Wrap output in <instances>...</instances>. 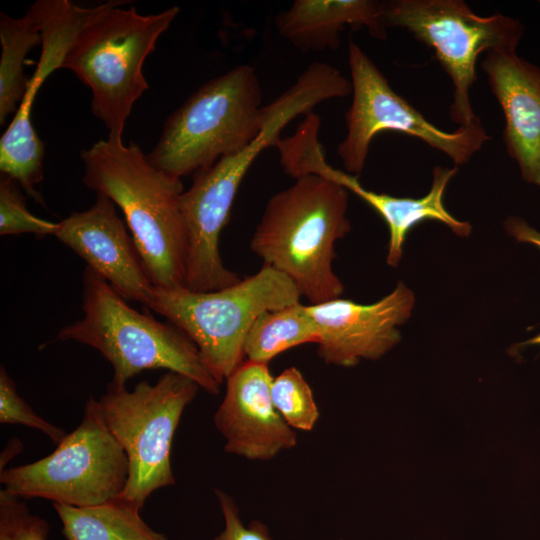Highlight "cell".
<instances>
[{"instance_id":"cell-1","label":"cell","mask_w":540,"mask_h":540,"mask_svg":"<svg viewBox=\"0 0 540 540\" xmlns=\"http://www.w3.org/2000/svg\"><path fill=\"white\" fill-rule=\"evenodd\" d=\"M83 183L118 206L155 287H185L187 232L181 178L153 166L142 149L101 139L83 150Z\"/></svg>"},{"instance_id":"cell-2","label":"cell","mask_w":540,"mask_h":540,"mask_svg":"<svg viewBox=\"0 0 540 540\" xmlns=\"http://www.w3.org/2000/svg\"><path fill=\"white\" fill-rule=\"evenodd\" d=\"M348 191L319 176L295 179L268 200L251 250L287 276L310 304L339 298L344 286L334 273L335 243L350 230Z\"/></svg>"},{"instance_id":"cell-3","label":"cell","mask_w":540,"mask_h":540,"mask_svg":"<svg viewBox=\"0 0 540 540\" xmlns=\"http://www.w3.org/2000/svg\"><path fill=\"white\" fill-rule=\"evenodd\" d=\"M122 3L91 8L61 65L90 88L91 110L115 140H122L135 102L149 88L143 74L146 58L180 11L173 6L144 15Z\"/></svg>"},{"instance_id":"cell-4","label":"cell","mask_w":540,"mask_h":540,"mask_svg":"<svg viewBox=\"0 0 540 540\" xmlns=\"http://www.w3.org/2000/svg\"><path fill=\"white\" fill-rule=\"evenodd\" d=\"M82 311L83 316L61 328L57 338L100 352L113 369L110 383L125 386L144 370L164 369L190 378L209 394L219 393L221 384L182 330L132 308L87 266L82 277Z\"/></svg>"},{"instance_id":"cell-5","label":"cell","mask_w":540,"mask_h":540,"mask_svg":"<svg viewBox=\"0 0 540 540\" xmlns=\"http://www.w3.org/2000/svg\"><path fill=\"white\" fill-rule=\"evenodd\" d=\"M261 103V85L249 65L209 80L166 119L149 162L178 178L211 167L257 137Z\"/></svg>"},{"instance_id":"cell-6","label":"cell","mask_w":540,"mask_h":540,"mask_svg":"<svg viewBox=\"0 0 540 540\" xmlns=\"http://www.w3.org/2000/svg\"><path fill=\"white\" fill-rule=\"evenodd\" d=\"M300 298L287 276L263 265L255 274L214 291L154 286L145 307L164 316L194 342L221 384L245 361L244 341L255 319L265 311L299 303Z\"/></svg>"},{"instance_id":"cell-7","label":"cell","mask_w":540,"mask_h":540,"mask_svg":"<svg viewBox=\"0 0 540 540\" xmlns=\"http://www.w3.org/2000/svg\"><path fill=\"white\" fill-rule=\"evenodd\" d=\"M199 388L190 378L167 372L154 384L139 382L132 391L109 383L106 393L96 399L108 430L129 461L128 481L119 498L142 508L155 490L175 484L172 442Z\"/></svg>"},{"instance_id":"cell-8","label":"cell","mask_w":540,"mask_h":540,"mask_svg":"<svg viewBox=\"0 0 540 540\" xmlns=\"http://www.w3.org/2000/svg\"><path fill=\"white\" fill-rule=\"evenodd\" d=\"M127 454L90 397L80 424L49 455L0 470L4 490L20 498H45L75 507L119 498L128 481Z\"/></svg>"},{"instance_id":"cell-9","label":"cell","mask_w":540,"mask_h":540,"mask_svg":"<svg viewBox=\"0 0 540 540\" xmlns=\"http://www.w3.org/2000/svg\"><path fill=\"white\" fill-rule=\"evenodd\" d=\"M386 28L399 27L431 48L453 85L450 118L460 126L475 115L470 89L476 62L483 52H516L524 27L517 19L496 13L482 17L462 0L382 1Z\"/></svg>"},{"instance_id":"cell-10","label":"cell","mask_w":540,"mask_h":540,"mask_svg":"<svg viewBox=\"0 0 540 540\" xmlns=\"http://www.w3.org/2000/svg\"><path fill=\"white\" fill-rule=\"evenodd\" d=\"M353 100L346 113L347 134L337 153L349 174L359 175L365 166L373 138L382 132L416 137L441 151L456 165H464L490 139L477 117L466 126L446 132L429 122L398 95L386 77L354 42L348 44Z\"/></svg>"},{"instance_id":"cell-11","label":"cell","mask_w":540,"mask_h":540,"mask_svg":"<svg viewBox=\"0 0 540 540\" xmlns=\"http://www.w3.org/2000/svg\"><path fill=\"white\" fill-rule=\"evenodd\" d=\"M279 133L267 125L247 146L193 175L192 185L180 196L187 232L185 287L208 292L241 280L228 269L219 250L220 235L229 221L238 189L257 156L273 146Z\"/></svg>"},{"instance_id":"cell-12","label":"cell","mask_w":540,"mask_h":540,"mask_svg":"<svg viewBox=\"0 0 540 540\" xmlns=\"http://www.w3.org/2000/svg\"><path fill=\"white\" fill-rule=\"evenodd\" d=\"M414 304L413 292L399 282L372 304L339 297L307 305L318 330V356L328 365L343 367L379 359L400 341L397 327L409 319Z\"/></svg>"},{"instance_id":"cell-13","label":"cell","mask_w":540,"mask_h":540,"mask_svg":"<svg viewBox=\"0 0 540 540\" xmlns=\"http://www.w3.org/2000/svg\"><path fill=\"white\" fill-rule=\"evenodd\" d=\"M94 204L57 222L54 233L127 301L144 306L154 288L127 224L115 203L96 194Z\"/></svg>"},{"instance_id":"cell-14","label":"cell","mask_w":540,"mask_h":540,"mask_svg":"<svg viewBox=\"0 0 540 540\" xmlns=\"http://www.w3.org/2000/svg\"><path fill=\"white\" fill-rule=\"evenodd\" d=\"M272 381L268 364L247 360L226 379V392L213 419L227 453L269 460L296 446V432L273 406Z\"/></svg>"},{"instance_id":"cell-15","label":"cell","mask_w":540,"mask_h":540,"mask_svg":"<svg viewBox=\"0 0 540 540\" xmlns=\"http://www.w3.org/2000/svg\"><path fill=\"white\" fill-rule=\"evenodd\" d=\"M481 68L504 115L507 153L522 178L540 186V68L502 51L486 53Z\"/></svg>"},{"instance_id":"cell-16","label":"cell","mask_w":540,"mask_h":540,"mask_svg":"<svg viewBox=\"0 0 540 540\" xmlns=\"http://www.w3.org/2000/svg\"><path fill=\"white\" fill-rule=\"evenodd\" d=\"M304 168L308 175H319L340 184L348 192L361 198L381 216L389 231L386 257L389 266L396 267L399 264L406 237L419 223L431 220L441 222L460 237H468L471 233V225L453 217L443 203L445 189L457 173V167H434L430 190L420 198L396 197L364 188L357 176L330 166L326 162L323 148L310 152Z\"/></svg>"},{"instance_id":"cell-17","label":"cell","mask_w":540,"mask_h":540,"mask_svg":"<svg viewBox=\"0 0 540 540\" xmlns=\"http://www.w3.org/2000/svg\"><path fill=\"white\" fill-rule=\"evenodd\" d=\"M279 34L303 52L335 50L346 28H366L372 37L383 39L382 1L296 0L276 20Z\"/></svg>"},{"instance_id":"cell-18","label":"cell","mask_w":540,"mask_h":540,"mask_svg":"<svg viewBox=\"0 0 540 540\" xmlns=\"http://www.w3.org/2000/svg\"><path fill=\"white\" fill-rule=\"evenodd\" d=\"M67 540H167L140 516L138 506L121 498L89 506L53 503Z\"/></svg>"},{"instance_id":"cell-19","label":"cell","mask_w":540,"mask_h":540,"mask_svg":"<svg viewBox=\"0 0 540 540\" xmlns=\"http://www.w3.org/2000/svg\"><path fill=\"white\" fill-rule=\"evenodd\" d=\"M0 124L16 113L29 85L24 73L27 54L42 44L41 22L31 5L22 17L0 14Z\"/></svg>"},{"instance_id":"cell-20","label":"cell","mask_w":540,"mask_h":540,"mask_svg":"<svg viewBox=\"0 0 540 540\" xmlns=\"http://www.w3.org/2000/svg\"><path fill=\"white\" fill-rule=\"evenodd\" d=\"M317 327L301 302L260 314L243 346L244 360L268 364L276 355L305 343H317Z\"/></svg>"},{"instance_id":"cell-21","label":"cell","mask_w":540,"mask_h":540,"mask_svg":"<svg viewBox=\"0 0 540 540\" xmlns=\"http://www.w3.org/2000/svg\"><path fill=\"white\" fill-rule=\"evenodd\" d=\"M271 400L277 412L293 429L311 431L319 419L312 389L295 367H289L273 378Z\"/></svg>"},{"instance_id":"cell-22","label":"cell","mask_w":540,"mask_h":540,"mask_svg":"<svg viewBox=\"0 0 540 540\" xmlns=\"http://www.w3.org/2000/svg\"><path fill=\"white\" fill-rule=\"evenodd\" d=\"M57 223L33 215L25 203L24 191L12 178H0V235L24 233L39 237L54 235Z\"/></svg>"},{"instance_id":"cell-23","label":"cell","mask_w":540,"mask_h":540,"mask_svg":"<svg viewBox=\"0 0 540 540\" xmlns=\"http://www.w3.org/2000/svg\"><path fill=\"white\" fill-rule=\"evenodd\" d=\"M0 423L20 424L37 429L59 444L67 433L33 411L18 394L16 385L4 366L0 368Z\"/></svg>"},{"instance_id":"cell-24","label":"cell","mask_w":540,"mask_h":540,"mask_svg":"<svg viewBox=\"0 0 540 540\" xmlns=\"http://www.w3.org/2000/svg\"><path fill=\"white\" fill-rule=\"evenodd\" d=\"M48 533L45 519L32 514L20 497L0 490V540H46Z\"/></svg>"},{"instance_id":"cell-25","label":"cell","mask_w":540,"mask_h":540,"mask_svg":"<svg viewBox=\"0 0 540 540\" xmlns=\"http://www.w3.org/2000/svg\"><path fill=\"white\" fill-rule=\"evenodd\" d=\"M222 511L225 527L214 540H271L268 528L260 521L253 520L245 527L239 516L233 498L220 489L215 490Z\"/></svg>"},{"instance_id":"cell-26","label":"cell","mask_w":540,"mask_h":540,"mask_svg":"<svg viewBox=\"0 0 540 540\" xmlns=\"http://www.w3.org/2000/svg\"><path fill=\"white\" fill-rule=\"evenodd\" d=\"M507 233L516 239L518 242L529 243L540 248V232L531 227L522 218L512 216L505 223ZM525 344L540 345V332L525 342Z\"/></svg>"}]
</instances>
